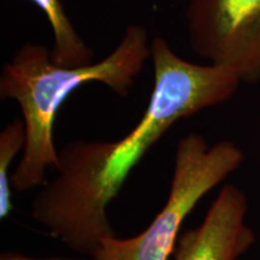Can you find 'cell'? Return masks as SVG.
I'll return each instance as SVG.
<instances>
[{
    "instance_id": "6da1fadb",
    "label": "cell",
    "mask_w": 260,
    "mask_h": 260,
    "mask_svg": "<svg viewBox=\"0 0 260 260\" xmlns=\"http://www.w3.org/2000/svg\"><path fill=\"white\" fill-rule=\"evenodd\" d=\"M154 86L144 115L116 141L75 140L59 151L57 175L31 201V218L73 251L92 258L116 233L107 206L175 123L228 102L241 84L233 71L177 56L162 38L151 42Z\"/></svg>"
},
{
    "instance_id": "7a4b0ae2",
    "label": "cell",
    "mask_w": 260,
    "mask_h": 260,
    "mask_svg": "<svg viewBox=\"0 0 260 260\" xmlns=\"http://www.w3.org/2000/svg\"><path fill=\"white\" fill-rule=\"evenodd\" d=\"M149 57L148 32L140 25H129L118 46L103 60L81 67L56 64L51 50L42 45L28 42L19 47L0 75V98L17 102L27 129V144L11 176L12 189L40 188L47 181V169H57L54 122L75 90L98 82L126 98Z\"/></svg>"
},
{
    "instance_id": "3957f363",
    "label": "cell",
    "mask_w": 260,
    "mask_h": 260,
    "mask_svg": "<svg viewBox=\"0 0 260 260\" xmlns=\"http://www.w3.org/2000/svg\"><path fill=\"white\" fill-rule=\"evenodd\" d=\"M243 160L242 149L232 141L222 140L210 145L198 133L184 135L177 142L170 190L161 210L138 235L129 239L115 235L104 240L93 259L169 260L187 216Z\"/></svg>"
},
{
    "instance_id": "277c9868",
    "label": "cell",
    "mask_w": 260,
    "mask_h": 260,
    "mask_svg": "<svg viewBox=\"0 0 260 260\" xmlns=\"http://www.w3.org/2000/svg\"><path fill=\"white\" fill-rule=\"evenodd\" d=\"M186 22L197 56L260 83V0H189Z\"/></svg>"
},
{
    "instance_id": "5b68a950",
    "label": "cell",
    "mask_w": 260,
    "mask_h": 260,
    "mask_svg": "<svg viewBox=\"0 0 260 260\" xmlns=\"http://www.w3.org/2000/svg\"><path fill=\"white\" fill-rule=\"evenodd\" d=\"M248 199L241 188L224 184L203 223L182 233L174 249L175 260H237L254 245L247 225Z\"/></svg>"
},
{
    "instance_id": "8992f818",
    "label": "cell",
    "mask_w": 260,
    "mask_h": 260,
    "mask_svg": "<svg viewBox=\"0 0 260 260\" xmlns=\"http://www.w3.org/2000/svg\"><path fill=\"white\" fill-rule=\"evenodd\" d=\"M46 16L53 32V61L63 67H81L93 63L94 51L77 34L65 14L60 0H30Z\"/></svg>"
},
{
    "instance_id": "52a82bcc",
    "label": "cell",
    "mask_w": 260,
    "mask_h": 260,
    "mask_svg": "<svg viewBox=\"0 0 260 260\" xmlns=\"http://www.w3.org/2000/svg\"><path fill=\"white\" fill-rule=\"evenodd\" d=\"M27 144L23 118H15L0 133V219L4 220L14 210L10 168L19 151Z\"/></svg>"
},
{
    "instance_id": "ba28073f",
    "label": "cell",
    "mask_w": 260,
    "mask_h": 260,
    "mask_svg": "<svg viewBox=\"0 0 260 260\" xmlns=\"http://www.w3.org/2000/svg\"><path fill=\"white\" fill-rule=\"evenodd\" d=\"M0 260H71V259H38L31 256L21 254L18 252H4L0 255ZM74 260V259H73ZM96 260V259H93Z\"/></svg>"
}]
</instances>
